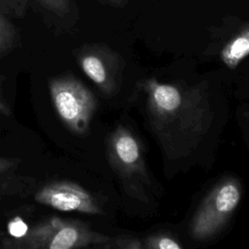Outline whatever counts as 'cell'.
I'll return each instance as SVG.
<instances>
[{"label": "cell", "mask_w": 249, "mask_h": 249, "mask_svg": "<svg viewBox=\"0 0 249 249\" xmlns=\"http://www.w3.org/2000/svg\"><path fill=\"white\" fill-rule=\"evenodd\" d=\"M148 125L164 159L190 156L209 131L214 114L206 82L196 85L162 83L155 78L139 81Z\"/></svg>", "instance_id": "cell-1"}, {"label": "cell", "mask_w": 249, "mask_h": 249, "mask_svg": "<svg viewBox=\"0 0 249 249\" xmlns=\"http://www.w3.org/2000/svg\"><path fill=\"white\" fill-rule=\"evenodd\" d=\"M107 160L127 196L142 203L153 200V184L144 149L137 136L118 124L106 140Z\"/></svg>", "instance_id": "cell-2"}, {"label": "cell", "mask_w": 249, "mask_h": 249, "mask_svg": "<svg viewBox=\"0 0 249 249\" xmlns=\"http://www.w3.org/2000/svg\"><path fill=\"white\" fill-rule=\"evenodd\" d=\"M111 236L93 231L88 224L72 219L52 217L44 220L20 237L3 238L6 249H79L97 248Z\"/></svg>", "instance_id": "cell-3"}, {"label": "cell", "mask_w": 249, "mask_h": 249, "mask_svg": "<svg viewBox=\"0 0 249 249\" xmlns=\"http://www.w3.org/2000/svg\"><path fill=\"white\" fill-rule=\"evenodd\" d=\"M242 196L238 179L220 180L204 196L190 224L192 238L204 241L217 235L230 222Z\"/></svg>", "instance_id": "cell-4"}, {"label": "cell", "mask_w": 249, "mask_h": 249, "mask_svg": "<svg viewBox=\"0 0 249 249\" xmlns=\"http://www.w3.org/2000/svg\"><path fill=\"white\" fill-rule=\"evenodd\" d=\"M49 90L53 107L65 126L77 135H86L97 109L92 91L72 75L52 78Z\"/></svg>", "instance_id": "cell-5"}, {"label": "cell", "mask_w": 249, "mask_h": 249, "mask_svg": "<svg viewBox=\"0 0 249 249\" xmlns=\"http://www.w3.org/2000/svg\"><path fill=\"white\" fill-rule=\"evenodd\" d=\"M75 57L82 71L104 95L118 92L124 68L120 53L102 44H88L75 52Z\"/></svg>", "instance_id": "cell-6"}, {"label": "cell", "mask_w": 249, "mask_h": 249, "mask_svg": "<svg viewBox=\"0 0 249 249\" xmlns=\"http://www.w3.org/2000/svg\"><path fill=\"white\" fill-rule=\"evenodd\" d=\"M34 198L38 203L59 211L90 215L104 213L91 193L68 180H56L45 184L35 193Z\"/></svg>", "instance_id": "cell-7"}, {"label": "cell", "mask_w": 249, "mask_h": 249, "mask_svg": "<svg viewBox=\"0 0 249 249\" xmlns=\"http://www.w3.org/2000/svg\"><path fill=\"white\" fill-rule=\"evenodd\" d=\"M220 59L225 66L234 70L249 55V23L245 24L221 49Z\"/></svg>", "instance_id": "cell-8"}, {"label": "cell", "mask_w": 249, "mask_h": 249, "mask_svg": "<svg viewBox=\"0 0 249 249\" xmlns=\"http://www.w3.org/2000/svg\"><path fill=\"white\" fill-rule=\"evenodd\" d=\"M144 249H181L178 238L167 232H158L148 235L143 240Z\"/></svg>", "instance_id": "cell-9"}, {"label": "cell", "mask_w": 249, "mask_h": 249, "mask_svg": "<svg viewBox=\"0 0 249 249\" xmlns=\"http://www.w3.org/2000/svg\"><path fill=\"white\" fill-rule=\"evenodd\" d=\"M100 249H144L143 240L131 234H119L103 244Z\"/></svg>", "instance_id": "cell-10"}, {"label": "cell", "mask_w": 249, "mask_h": 249, "mask_svg": "<svg viewBox=\"0 0 249 249\" xmlns=\"http://www.w3.org/2000/svg\"><path fill=\"white\" fill-rule=\"evenodd\" d=\"M15 29L7 18L0 13V55L7 53L14 45Z\"/></svg>", "instance_id": "cell-11"}, {"label": "cell", "mask_w": 249, "mask_h": 249, "mask_svg": "<svg viewBox=\"0 0 249 249\" xmlns=\"http://www.w3.org/2000/svg\"><path fill=\"white\" fill-rule=\"evenodd\" d=\"M51 13L62 17L70 12V0H32Z\"/></svg>", "instance_id": "cell-12"}, {"label": "cell", "mask_w": 249, "mask_h": 249, "mask_svg": "<svg viewBox=\"0 0 249 249\" xmlns=\"http://www.w3.org/2000/svg\"><path fill=\"white\" fill-rule=\"evenodd\" d=\"M19 162H20L19 159L0 157V174L14 169L18 165Z\"/></svg>", "instance_id": "cell-13"}, {"label": "cell", "mask_w": 249, "mask_h": 249, "mask_svg": "<svg viewBox=\"0 0 249 249\" xmlns=\"http://www.w3.org/2000/svg\"><path fill=\"white\" fill-rule=\"evenodd\" d=\"M28 229L26 228L25 224L20 221H15L9 226V231L11 236L9 237H20L22 236Z\"/></svg>", "instance_id": "cell-14"}, {"label": "cell", "mask_w": 249, "mask_h": 249, "mask_svg": "<svg viewBox=\"0 0 249 249\" xmlns=\"http://www.w3.org/2000/svg\"><path fill=\"white\" fill-rule=\"evenodd\" d=\"M0 114L4 116H10L12 114L11 107L8 103V101L5 98L4 91H3V86H2V81L0 79Z\"/></svg>", "instance_id": "cell-15"}, {"label": "cell", "mask_w": 249, "mask_h": 249, "mask_svg": "<svg viewBox=\"0 0 249 249\" xmlns=\"http://www.w3.org/2000/svg\"><path fill=\"white\" fill-rule=\"evenodd\" d=\"M108 5H111V6H116V7H121V6H124L126 2V0H100Z\"/></svg>", "instance_id": "cell-16"}]
</instances>
